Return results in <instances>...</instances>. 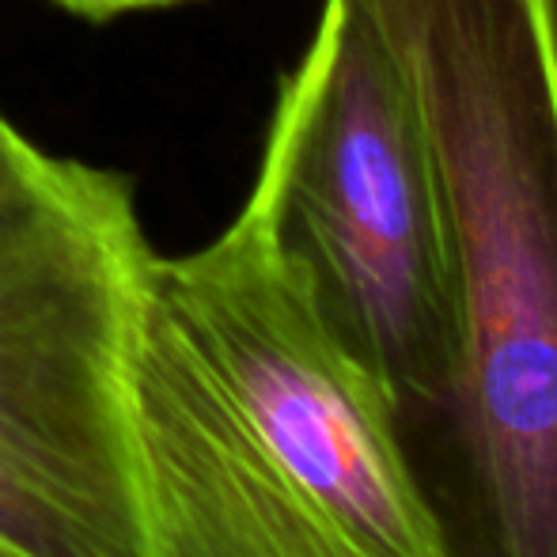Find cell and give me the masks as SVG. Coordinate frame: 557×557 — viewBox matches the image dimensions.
I'll return each mask as SVG.
<instances>
[{"instance_id": "cell-3", "label": "cell", "mask_w": 557, "mask_h": 557, "mask_svg": "<svg viewBox=\"0 0 557 557\" xmlns=\"http://www.w3.org/2000/svg\"><path fill=\"white\" fill-rule=\"evenodd\" d=\"M152 247L133 186L50 156L0 198V543L145 557L125 364Z\"/></svg>"}, {"instance_id": "cell-4", "label": "cell", "mask_w": 557, "mask_h": 557, "mask_svg": "<svg viewBox=\"0 0 557 557\" xmlns=\"http://www.w3.org/2000/svg\"><path fill=\"white\" fill-rule=\"evenodd\" d=\"M46 160H50V156L38 145H30V140L8 122V114L0 111V198L12 194L15 186H23L30 175H38Z\"/></svg>"}, {"instance_id": "cell-1", "label": "cell", "mask_w": 557, "mask_h": 557, "mask_svg": "<svg viewBox=\"0 0 557 557\" xmlns=\"http://www.w3.org/2000/svg\"><path fill=\"white\" fill-rule=\"evenodd\" d=\"M125 413L145 557H447L395 403L255 198L152 250Z\"/></svg>"}, {"instance_id": "cell-5", "label": "cell", "mask_w": 557, "mask_h": 557, "mask_svg": "<svg viewBox=\"0 0 557 557\" xmlns=\"http://www.w3.org/2000/svg\"><path fill=\"white\" fill-rule=\"evenodd\" d=\"M65 12H76L84 20H114V15L125 12H148V8H171L183 4V0H53Z\"/></svg>"}, {"instance_id": "cell-6", "label": "cell", "mask_w": 557, "mask_h": 557, "mask_svg": "<svg viewBox=\"0 0 557 557\" xmlns=\"http://www.w3.org/2000/svg\"><path fill=\"white\" fill-rule=\"evenodd\" d=\"M0 557H23V554H20V550H12V546L0 543Z\"/></svg>"}, {"instance_id": "cell-2", "label": "cell", "mask_w": 557, "mask_h": 557, "mask_svg": "<svg viewBox=\"0 0 557 557\" xmlns=\"http://www.w3.org/2000/svg\"><path fill=\"white\" fill-rule=\"evenodd\" d=\"M250 198L410 444L451 387L455 273L410 84L357 0H323L281 84Z\"/></svg>"}]
</instances>
